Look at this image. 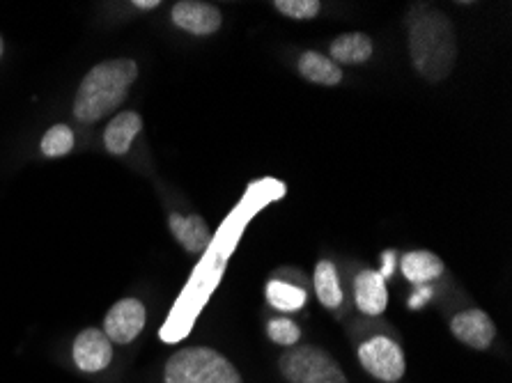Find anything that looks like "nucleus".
I'll list each match as a JSON object with an SVG mask.
<instances>
[{
  "label": "nucleus",
  "mask_w": 512,
  "mask_h": 383,
  "mask_svg": "<svg viewBox=\"0 0 512 383\" xmlns=\"http://www.w3.org/2000/svg\"><path fill=\"white\" fill-rule=\"evenodd\" d=\"M409 56L418 76L439 83L453 72L457 60V39L451 19L432 5H414L407 14Z\"/></svg>",
  "instance_id": "nucleus-1"
},
{
  "label": "nucleus",
  "mask_w": 512,
  "mask_h": 383,
  "mask_svg": "<svg viewBox=\"0 0 512 383\" xmlns=\"http://www.w3.org/2000/svg\"><path fill=\"white\" fill-rule=\"evenodd\" d=\"M138 78V65L131 58L104 60L90 69L76 90L74 117L81 124H97L127 99Z\"/></svg>",
  "instance_id": "nucleus-2"
},
{
  "label": "nucleus",
  "mask_w": 512,
  "mask_h": 383,
  "mask_svg": "<svg viewBox=\"0 0 512 383\" xmlns=\"http://www.w3.org/2000/svg\"><path fill=\"white\" fill-rule=\"evenodd\" d=\"M166 383H244L226 356L207 347L175 351L166 363Z\"/></svg>",
  "instance_id": "nucleus-3"
},
{
  "label": "nucleus",
  "mask_w": 512,
  "mask_h": 383,
  "mask_svg": "<svg viewBox=\"0 0 512 383\" xmlns=\"http://www.w3.org/2000/svg\"><path fill=\"white\" fill-rule=\"evenodd\" d=\"M283 377L290 383H347V377L333 356L313 345H294L278 361Z\"/></svg>",
  "instance_id": "nucleus-4"
},
{
  "label": "nucleus",
  "mask_w": 512,
  "mask_h": 383,
  "mask_svg": "<svg viewBox=\"0 0 512 383\" xmlns=\"http://www.w3.org/2000/svg\"><path fill=\"white\" fill-rule=\"evenodd\" d=\"M359 361L363 370L386 383H398L407 370L400 345L386 335H377V338L363 342L359 347Z\"/></svg>",
  "instance_id": "nucleus-5"
},
{
  "label": "nucleus",
  "mask_w": 512,
  "mask_h": 383,
  "mask_svg": "<svg viewBox=\"0 0 512 383\" xmlns=\"http://www.w3.org/2000/svg\"><path fill=\"white\" fill-rule=\"evenodd\" d=\"M147 310L138 299H122L106 312L104 333L113 345H129L145 328Z\"/></svg>",
  "instance_id": "nucleus-6"
},
{
  "label": "nucleus",
  "mask_w": 512,
  "mask_h": 383,
  "mask_svg": "<svg viewBox=\"0 0 512 383\" xmlns=\"http://www.w3.org/2000/svg\"><path fill=\"white\" fill-rule=\"evenodd\" d=\"M74 363L85 374L106 370L113 361V342L99 328H85L74 340Z\"/></svg>",
  "instance_id": "nucleus-7"
},
{
  "label": "nucleus",
  "mask_w": 512,
  "mask_h": 383,
  "mask_svg": "<svg viewBox=\"0 0 512 383\" xmlns=\"http://www.w3.org/2000/svg\"><path fill=\"white\" fill-rule=\"evenodd\" d=\"M170 17H173L177 28L196 37L214 35L223 23L219 7H214L212 3H198V0H180V3H175Z\"/></svg>",
  "instance_id": "nucleus-8"
},
{
  "label": "nucleus",
  "mask_w": 512,
  "mask_h": 383,
  "mask_svg": "<svg viewBox=\"0 0 512 383\" xmlns=\"http://www.w3.org/2000/svg\"><path fill=\"white\" fill-rule=\"evenodd\" d=\"M451 333L462 345H467L476 351H485L492 347L496 338V326L490 315L478 308L457 312L451 319Z\"/></svg>",
  "instance_id": "nucleus-9"
},
{
  "label": "nucleus",
  "mask_w": 512,
  "mask_h": 383,
  "mask_svg": "<svg viewBox=\"0 0 512 383\" xmlns=\"http://www.w3.org/2000/svg\"><path fill=\"white\" fill-rule=\"evenodd\" d=\"M168 228L177 239V244H180L186 253H193V255L203 253V250L209 246V241H212L209 225L205 223V218L198 214L182 216L177 214V211H173V214L168 216Z\"/></svg>",
  "instance_id": "nucleus-10"
},
{
  "label": "nucleus",
  "mask_w": 512,
  "mask_h": 383,
  "mask_svg": "<svg viewBox=\"0 0 512 383\" xmlns=\"http://www.w3.org/2000/svg\"><path fill=\"white\" fill-rule=\"evenodd\" d=\"M354 299L356 308H359L363 315H382L386 306H389V292H386L382 273L361 271L354 280Z\"/></svg>",
  "instance_id": "nucleus-11"
},
{
  "label": "nucleus",
  "mask_w": 512,
  "mask_h": 383,
  "mask_svg": "<svg viewBox=\"0 0 512 383\" xmlns=\"http://www.w3.org/2000/svg\"><path fill=\"white\" fill-rule=\"evenodd\" d=\"M143 129V117L134 111H124L113 117L111 122L106 124L104 131V145L106 150L115 156H124L131 145H134L136 136L141 134Z\"/></svg>",
  "instance_id": "nucleus-12"
},
{
  "label": "nucleus",
  "mask_w": 512,
  "mask_h": 383,
  "mask_svg": "<svg viewBox=\"0 0 512 383\" xmlns=\"http://www.w3.org/2000/svg\"><path fill=\"white\" fill-rule=\"evenodd\" d=\"M331 60L336 65H363L372 56V39L363 33H345L329 46Z\"/></svg>",
  "instance_id": "nucleus-13"
},
{
  "label": "nucleus",
  "mask_w": 512,
  "mask_h": 383,
  "mask_svg": "<svg viewBox=\"0 0 512 383\" xmlns=\"http://www.w3.org/2000/svg\"><path fill=\"white\" fill-rule=\"evenodd\" d=\"M297 69H299V74L306 78V81L315 83V85H327V88H333V85H338L340 81H343V69H340L331 58L322 56V53H317V51L301 53Z\"/></svg>",
  "instance_id": "nucleus-14"
},
{
  "label": "nucleus",
  "mask_w": 512,
  "mask_h": 383,
  "mask_svg": "<svg viewBox=\"0 0 512 383\" xmlns=\"http://www.w3.org/2000/svg\"><path fill=\"white\" fill-rule=\"evenodd\" d=\"M402 273H405L409 283L425 285L444 273V262L430 253V250H411V253L402 257Z\"/></svg>",
  "instance_id": "nucleus-15"
},
{
  "label": "nucleus",
  "mask_w": 512,
  "mask_h": 383,
  "mask_svg": "<svg viewBox=\"0 0 512 383\" xmlns=\"http://www.w3.org/2000/svg\"><path fill=\"white\" fill-rule=\"evenodd\" d=\"M313 283H315L317 299H320L322 306L329 310H338L340 303H343V287H340V278H338L336 267H333L331 262L322 260L315 267Z\"/></svg>",
  "instance_id": "nucleus-16"
},
{
  "label": "nucleus",
  "mask_w": 512,
  "mask_h": 383,
  "mask_svg": "<svg viewBox=\"0 0 512 383\" xmlns=\"http://www.w3.org/2000/svg\"><path fill=\"white\" fill-rule=\"evenodd\" d=\"M267 301L278 310L294 312V310L304 308L306 292L301 287L283 283V280H271V283L267 285Z\"/></svg>",
  "instance_id": "nucleus-17"
},
{
  "label": "nucleus",
  "mask_w": 512,
  "mask_h": 383,
  "mask_svg": "<svg viewBox=\"0 0 512 383\" xmlns=\"http://www.w3.org/2000/svg\"><path fill=\"white\" fill-rule=\"evenodd\" d=\"M74 145H76L74 131L69 129L67 124H56V127H51L42 136L40 150L46 159H60V156H67L72 152Z\"/></svg>",
  "instance_id": "nucleus-18"
},
{
  "label": "nucleus",
  "mask_w": 512,
  "mask_h": 383,
  "mask_svg": "<svg viewBox=\"0 0 512 383\" xmlns=\"http://www.w3.org/2000/svg\"><path fill=\"white\" fill-rule=\"evenodd\" d=\"M274 7L285 17L290 19H299V21H308L315 19L322 10L320 0H276Z\"/></svg>",
  "instance_id": "nucleus-19"
},
{
  "label": "nucleus",
  "mask_w": 512,
  "mask_h": 383,
  "mask_svg": "<svg viewBox=\"0 0 512 383\" xmlns=\"http://www.w3.org/2000/svg\"><path fill=\"white\" fill-rule=\"evenodd\" d=\"M267 333H269L271 342H276V345L287 347V349L297 345L299 338H301V331H299V326L294 324L292 319H287V317L271 319L269 326H267Z\"/></svg>",
  "instance_id": "nucleus-20"
},
{
  "label": "nucleus",
  "mask_w": 512,
  "mask_h": 383,
  "mask_svg": "<svg viewBox=\"0 0 512 383\" xmlns=\"http://www.w3.org/2000/svg\"><path fill=\"white\" fill-rule=\"evenodd\" d=\"M161 3H159V0H136V3H134V7H138V10H154V7H159Z\"/></svg>",
  "instance_id": "nucleus-21"
},
{
  "label": "nucleus",
  "mask_w": 512,
  "mask_h": 383,
  "mask_svg": "<svg viewBox=\"0 0 512 383\" xmlns=\"http://www.w3.org/2000/svg\"><path fill=\"white\" fill-rule=\"evenodd\" d=\"M384 262H386V267L382 271V276H391V271H393V253H384Z\"/></svg>",
  "instance_id": "nucleus-22"
},
{
  "label": "nucleus",
  "mask_w": 512,
  "mask_h": 383,
  "mask_svg": "<svg viewBox=\"0 0 512 383\" xmlns=\"http://www.w3.org/2000/svg\"><path fill=\"white\" fill-rule=\"evenodd\" d=\"M3 56H5V42L3 37H0V60H3Z\"/></svg>",
  "instance_id": "nucleus-23"
}]
</instances>
